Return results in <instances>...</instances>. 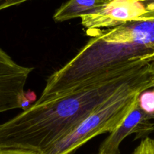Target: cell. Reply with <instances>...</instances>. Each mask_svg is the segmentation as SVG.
I'll use <instances>...</instances> for the list:
<instances>
[{"label":"cell","instance_id":"cell-1","mask_svg":"<svg viewBox=\"0 0 154 154\" xmlns=\"http://www.w3.org/2000/svg\"><path fill=\"white\" fill-rule=\"evenodd\" d=\"M151 61L150 59L134 60L64 96L39 103L35 102L0 124V150L44 154L119 89L148 70Z\"/></svg>","mask_w":154,"mask_h":154},{"label":"cell","instance_id":"cell-2","mask_svg":"<svg viewBox=\"0 0 154 154\" xmlns=\"http://www.w3.org/2000/svg\"><path fill=\"white\" fill-rule=\"evenodd\" d=\"M86 33L91 38L69 62L47 78L36 102L64 96L134 60L154 54V19Z\"/></svg>","mask_w":154,"mask_h":154},{"label":"cell","instance_id":"cell-3","mask_svg":"<svg viewBox=\"0 0 154 154\" xmlns=\"http://www.w3.org/2000/svg\"><path fill=\"white\" fill-rule=\"evenodd\" d=\"M153 86L154 69L151 61L148 70L119 89L88 115L74 130L44 154H71L98 135L113 132L134 108L140 95L153 88Z\"/></svg>","mask_w":154,"mask_h":154},{"label":"cell","instance_id":"cell-4","mask_svg":"<svg viewBox=\"0 0 154 154\" xmlns=\"http://www.w3.org/2000/svg\"><path fill=\"white\" fill-rule=\"evenodd\" d=\"M33 70L17 63L0 48V114L22 107L24 87Z\"/></svg>","mask_w":154,"mask_h":154},{"label":"cell","instance_id":"cell-5","mask_svg":"<svg viewBox=\"0 0 154 154\" xmlns=\"http://www.w3.org/2000/svg\"><path fill=\"white\" fill-rule=\"evenodd\" d=\"M141 8L136 0H111L80 17L86 32L112 28L142 20Z\"/></svg>","mask_w":154,"mask_h":154},{"label":"cell","instance_id":"cell-6","mask_svg":"<svg viewBox=\"0 0 154 154\" xmlns=\"http://www.w3.org/2000/svg\"><path fill=\"white\" fill-rule=\"evenodd\" d=\"M154 117L146 114L140 108L138 102L136 104L122 124L101 144L98 150L100 154H119V147L122 141L128 135L134 134V139L149 137L154 131Z\"/></svg>","mask_w":154,"mask_h":154},{"label":"cell","instance_id":"cell-7","mask_svg":"<svg viewBox=\"0 0 154 154\" xmlns=\"http://www.w3.org/2000/svg\"><path fill=\"white\" fill-rule=\"evenodd\" d=\"M103 5H104V0H68L56 10L53 20L61 23L80 18Z\"/></svg>","mask_w":154,"mask_h":154},{"label":"cell","instance_id":"cell-8","mask_svg":"<svg viewBox=\"0 0 154 154\" xmlns=\"http://www.w3.org/2000/svg\"><path fill=\"white\" fill-rule=\"evenodd\" d=\"M138 105L143 111L154 117V91L143 92L138 98Z\"/></svg>","mask_w":154,"mask_h":154},{"label":"cell","instance_id":"cell-9","mask_svg":"<svg viewBox=\"0 0 154 154\" xmlns=\"http://www.w3.org/2000/svg\"><path fill=\"white\" fill-rule=\"evenodd\" d=\"M111 0H104V4ZM143 13V20L154 19V0H136Z\"/></svg>","mask_w":154,"mask_h":154},{"label":"cell","instance_id":"cell-10","mask_svg":"<svg viewBox=\"0 0 154 154\" xmlns=\"http://www.w3.org/2000/svg\"><path fill=\"white\" fill-rule=\"evenodd\" d=\"M131 154H154V139L149 137L143 138Z\"/></svg>","mask_w":154,"mask_h":154},{"label":"cell","instance_id":"cell-11","mask_svg":"<svg viewBox=\"0 0 154 154\" xmlns=\"http://www.w3.org/2000/svg\"><path fill=\"white\" fill-rule=\"evenodd\" d=\"M30 0H0V11L24 3Z\"/></svg>","mask_w":154,"mask_h":154},{"label":"cell","instance_id":"cell-12","mask_svg":"<svg viewBox=\"0 0 154 154\" xmlns=\"http://www.w3.org/2000/svg\"><path fill=\"white\" fill-rule=\"evenodd\" d=\"M0 154H35L31 152L22 151V150H0Z\"/></svg>","mask_w":154,"mask_h":154},{"label":"cell","instance_id":"cell-13","mask_svg":"<svg viewBox=\"0 0 154 154\" xmlns=\"http://www.w3.org/2000/svg\"><path fill=\"white\" fill-rule=\"evenodd\" d=\"M152 66L154 69V58H152Z\"/></svg>","mask_w":154,"mask_h":154},{"label":"cell","instance_id":"cell-14","mask_svg":"<svg viewBox=\"0 0 154 154\" xmlns=\"http://www.w3.org/2000/svg\"><path fill=\"white\" fill-rule=\"evenodd\" d=\"M153 91H154V86H153Z\"/></svg>","mask_w":154,"mask_h":154},{"label":"cell","instance_id":"cell-15","mask_svg":"<svg viewBox=\"0 0 154 154\" xmlns=\"http://www.w3.org/2000/svg\"><path fill=\"white\" fill-rule=\"evenodd\" d=\"M98 154H100V153H98Z\"/></svg>","mask_w":154,"mask_h":154}]
</instances>
